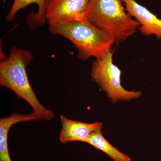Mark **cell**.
<instances>
[{
	"label": "cell",
	"instance_id": "cell-1",
	"mask_svg": "<svg viewBox=\"0 0 161 161\" xmlns=\"http://www.w3.org/2000/svg\"><path fill=\"white\" fill-rule=\"evenodd\" d=\"M33 58L26 50L14 47L9 56L2 58L0 63V86L11 90L19 98L30 105L39 120L49 121L55 114L42 105L30 83L26 67Z\"/></svg>",
	"mask_w": 161,
	"mask_h": 161
},
{
	"label": "cell",
	"instance_id": "cell-2",
	"mask_svg": "<svg viewBox=\"0 0 161 161\" xmlns=\"http://www.w3.org/2000/svg\"><path fill=\"white\" fill-rule=\"evenodd\" d=\"M50 31L69 40L77 48L81 60L98 59L112 51L115 40L108 33L86 19L49 25Z\"/></svg>",
	"mask_w": 161,
	"mask_h": 161
},
{
	"label": "cell",
	"instance_id": "cell-3",
	"mask_svg": "<svg viewBox=\"0 0 161 161\" xmlns=\"http://www.w3.org/2000/svg\"><path fill=\"white\" fill-rule=\"evenodd\" d=\"M121 3V0H90L86 13L89 21L107 32L115 42L126 40L140 27Z\"/></svg>",
	"mask_w": 161,
	"mask_h": 161
},
{
	"label": "cell",
	"instance_id": "cell-4",
	"mask_svg": "<svg viewBox=\"0 0 161 161\" xmlns=\"http://www.w3.org/2000/svg\"><path fill=\"white\" fill-rule=\"evenodd\" d=\"M111 51L93 62L91 75L92 79L107 94L113 103L119 101H128L141 97L142 92L129 91L121 84V71L113 63Z\"/></svg>",
	"mask_w": 161,
	"mask_h": 161
},
{
	"label": "cell",
	"instance_id": "cell-5",
	"mask_svg": "<svg viewBox=\"0 0 161 161\" xmlns=\"http://www.w3.org/2000/svg\"><path fill=\"white\" fill-rule=\"evenodd\" d=\"M90 0H52L47 5L45 19L49 25L86 19Z\"/></svg>",
	"mask_w": 161,
	"mask_h": 161
},
{
	"label": "cell",
	"instance_id": "cell-6",
	"mask_svg": "<svg viewBox=\"0 0 161 161\" xmlns=\"http://www.w3.org/2000/svg\"><path fill=\"white\" fill-rule=\"evenodd\" d=\"M125 5L126 10L140 25L141 32L146 36H155L161 40V19L135 0H121Z\"/></svg>",
	"mask_w": 161,
	"mask_h": 161
},
{
	"label": "cell",
	"instance_id": "cell-7",
	"mask_svg": "<svg viewBox=\"0 0 161 161\" xmlns=\"http://www.w3.org/2000/svg\"><path fill=\"white\" fill-rule=\"evenodd\" d=\"M60 119L62 128L59 140L63 143L76 141L86 143L92 133L102 128L101 122L86 123L72 120L62 115Z\"/></svg>",
	"mask_w": 161,
	"mask_h": 161
},
{
	"label": "cell",
	"instance_id": "cell-8",
	"mask_svg": "<svg viewBox=\"0 0 161 161\" xmlns=\"http://www.w3.org/2000/svg\"><path fill=\"white\" fill-rule=\"evenodd\" d=\"M86 143L104 153L115 161H132L130 157L112 146L104 137L101 130L92 133L87 140Z\"/></svg>",
	"mask_w": 161,
	"mask_h": 161
},
{
	"label": "cell",
	"instance_id": "cell-9",
	"mask_svg": "<svg viewBox=\"0 0 161 161\" xmlns=\"http://www.w3.org/2000/svg\"><path fill=\"white\" fill-rule=\"evenodd\" d=\"M32 4H36L38 6V11L36 15L35 19L37 24L43 25L46 21L45 12L47 3L45 0H14L13 3L6 19L8 22H12L18 12Z\"/></svg>",
	"mask_w": 161,
	"mask_h": 161
},
{
	"label": "cell",
	"instance_id": "cell-10",
	"mask_svg": "<svg viewBox=\"0 0 161 161\" xmlns=\"http://www.w3.org/2000/svg\"><path fill=\"white\" fill-rule=\"evenodd\" d=\"M45 1H46L47 5V4H48V3H49L50 2H51V1H52V0H45Z\"/></svg>",
	"mask_w": 161,
	"mask_h": 161
}]
</instances>
